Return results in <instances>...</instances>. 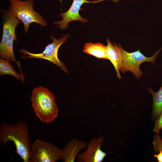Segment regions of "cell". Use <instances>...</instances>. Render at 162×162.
<instances>
[{"instance_id":"6da1fadb","label":"cell","mask_w":162,"mask_h":162,"mask_svg":"<svg viewBox=\"0 0 162 162\" xmlns=\"http://www.w3.org/2000/svg\"><path fill=\"white\" fill-rule=\"evenodd\" d=\"M8 141L14 142L16 153L24 162H30L32 144L29 128L25 121H21L15 124L3 122L0 127V144L5 146Z\"/></svg>"},{"instance_id":"7a4b0ae2","label":"cell","mask_w":162,"mask_h":162,"mask_svg":"<svg viewBox=\"0 0 162 162\" xmlns=\"http://www.w3.org/2000/svg\"><path fill=\"white\" fill-rule=\"evenodd\" d=\"M31 100L34 111L41 122L49 124L57 118V105L53 94L48 88L42 86L34 88Z\"/></svg>"},{"instance_id":"3957f363","label":"cell","mask_w":162,"mask_h":162,"mask_svg":"<svg viewBox=\"0 0 162 162\" xmlns=\"http://www.w3.org/2000/svg\"><path fill=\"white\" fill-rule=\"evenodd\" d=\"M3 32L0 43V56L1 58L20 64L16 60L14 52V41L17 42L16 29L20 21L15 17L9 10H4Z\"/></svg>"},{"instance_id":"277c9868","label":"cell","mask_w":162,"mask_h":162,"mask_svg":"<svg viewBox=\"0 0 162 162\" xmlns=\"http://www.w3.org/2000/svg\"><path fill=\"white\" fill-rule=\"evenodd\" d=\"M9 11L18 20L21 21L24 26V32H28L30 25L35 23L40 26H48L47 21L34 8V0H9Z\"/></svg>"},{"instance_id":"5b68a950","label":"cell","mask_w":162,"mask_h":162,"mask_svg":"<svg viewBox=\"0 0 162 162\" xmlns=\"http://www.w3.org/2000/svg\"><path fill=\"white\" fill-rule=\"evenodd\" d=\"M69 35V34H64L59 39L51 36L50 38L52 42L48 44L45 47L44 50L40 53H33L24 49H20V52L23 55H28L26 56H22L21 58H40L47 60L59 67L66 74H68V70L64 64L58 58V52L60 46L66 41Z\"/></svg>"},{"instance_id":"8992f818","label":"cell","mask_w":162,"mask_h":162,"mask_svg":"<svg viewBox=\"0 0 162 162\" xmlns=\"http://www.w3.org/2000/svg\"><path fill=\"white\" fill-rule=\"evenodd\" d=\"M120 48L122 55V63L121 69V71L124 73L130 71L138 80L143 74V72L140 69V66L142 63L149 62L155 64L157 56L162 50V47L150 57L145 56L138 50L132 52L126 51L118 44Z\"/></svg>"},{"instance_id":"52a82bcc","label":"cell","mask_w":162,"mask_h":162,"mask_svg":"<svg viewBox=\"0 0 162 162\" xmlns=\"http://www.w3.org/2000/svg\"><path fill=\"white\" fill-rule=\"evenodd\" d=\"M30 162H55L62 159V149L50 142L37 139L32 143Z\"/></svg>"},{"instance_id":"ba28073f","label":"cell","mask_w":162,"mask_h":162,"mask_svg":"<svg viewBox=\"0 0 162 162\" xmlns=\"http://www.w3.org/2000/svg\"><path fill=\"white\" fill-rule=\"evenodd\" d=\"M106 0H98L95 1H89L87 0H73V2L69 9L65 12L62 11L59 16L62 18L60 21L54 22L53 24L57 25L61 30H63L68 27V24L71 21H80L83 23L88 21L86 18L82 17L79 14V11L81 7L85 3H96ZM117 2L119 0H110Z\"/></svg>"},{"instance_id":"9c48e42d","label":"cell","mask_w":162,"mask_h":162,"mask_svg":"<svg viewBox=\"0 0 162 162\" xmlns=\"http://www.w3.org/2000/svg\"><path fill=\"white\" fill-rule=\"evenodd\" d=\"M104 138L101 136L92 139L87 144L86 149L82 153L78 154L76 159L78 162H101L107 153L101 150L104 143Z\"/></svg>"},{"instance_id":"30bf717a","label":"cell","mask_w":162,"mask_h":162,"mask_svg":"<svg viewBox=\"0 0 162 162\" xmlns=\"http://www.w3.org/2000/svg\"><path fill=\"white\" fill-rule=\"evenodd\" d=\"M85 141L73 139L70 140L62 149V160L64 162H74L79 152L86 147Z\"/></svg>"},{"instance_id":"8fae6325","label":"cell","mask_w":162,"mask_h":162,"mask_svg":"<svg viewBox=\"0 0 162 162\" xmlns=\"http://www.w3.org/2000/svg\"><path fill=\"white\" fill-rule=\"evenodd\" d=\"M107 55L108 59L111 62L115 69L117 76L119 79L121 78L120 71L122 63V55L120 47L115 42L114 44L107 38Z\"/></svg>"},{"instance_id":"7c38bea8","label":"cell","mask_w":162,"mask_h":162,"mask_svg":"<svg viewBox=\"0 0 162 162\" xmlns=\"http://www.w3.org/2000/svg\"><path fill=\"white\" fill-rule=\"evenodd\" d=\"M84 52L98 58L108 59L107 47L100 43H86L84 46Z\"/></svg>"},{"instance_id":"4fadbf2b","label":"cell","mask_w":162,"mask_h":162,"mask_svg":"<svg viewBox=\"0 0 162 162\" xmlns=\"http://www.w3.org/2000/svg\"><path fill=\"white\" fill-rule=\"evenodd\" d=\"M8 75L19 80L22 82H25V76L23 74H19L16 71L10 62L1 58L0 59V75Z\"/></svg>"},{"instance_id":"5bb4252c","label":"cell","mask_w":162,"mask_h":162,"mask_svg":"<svg viewBox=\"0 0 162 162\" xmlns=\"http://www.w3.org/2000/svg\"><path fill=\"white\" fill-rule=\"evenodd\" d=\"M148 90L153 96L152 118L154 119L162 112V84L157 92L153 91L150 88H148Z\"/></svg>"},{"instance_id":"9a60e30c","label":"cell","mask_w":162,"mask_h":162,"mask_svg":"<svg viewBox=\"0 0 162 162\" xmlns=\"http://www.w3.org/2000/svg\"><path fill=\"white\" fill-rule=\"evenodd\" d=\"M154 149L157 152H162V140L159 134H156L152 142Z\"/></svg>"},{"instance_id":"2e32d148","label":"cell","mask_w":162,"mask_h":162,"mask_svg":"<svg viewBox=\"0 0 162 162\" xmlns=\"http://www.w3.org/2000/svg\"><path fill=\"white\" fill-rule=\"evenodd\" d=\"M162 129V112L156 118L155 121V125L153 131L156 134H159L160 130Z\"/></svg>"},{"instance_id":"e0dca14e","label":"cell","mask_w":162,"mask_h":162,"mask_svg":"<svg viewBox=\"0 0 162 162\" xmlns=\"http://www.w3.org/2000/svg\"><path fill=\"white\" fill-rule=\"evenodd\" d=\"M158 154H155L154 156L157 158L159 162H162V152H160Z\"/></svg>"}]
</instances>
